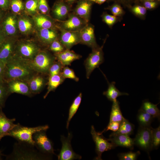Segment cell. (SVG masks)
Segmentation results:
<instances>
[{"label":"cell","mask_w":160,"mask_h":160,"mask_svg":"<svg viewBox=\"0 0 160 160\" xmlns=\"http://www.w3.org/2000/svg\"><path fill=\"white\" fill-rule=\"evenodd\" d=\"M38 73L31 68L27 60L14 53L5 64L4 81L6 83L12 80H19L27 82Z\"/></svg>","instance_id":"1"},{"label":"cell","mask_w":160,"mask_h":160,"mask_svg":"<svg viewBox=\"0 0 160 160\" xmlns=\"http://www.w3.org/2000/svg\"><path fill=\"white\" fill-rule=\"evenodd\" d=\"M49 128L47 125L35 127H28L21 125L19 123L10 132L8 136L12 137L19 142L26 143L35 146L33 135L36 132L41 130H47Z\"/></svg>","instance_id":"2"},{"label":"cell","mask_w":160,"mask_h":160,"mask_svg":"<svg viewBox=\"0 0 160 160\" xmlns=\"http://www.w3.org/2000/svg\"><path fill=\"white\" fill-rule=\"evenodd\" d=\"M56 59L55 55L47 51L41 50L33 59L27 61L35 71L44 75L47 74L50 67Z\"/></svg>","instance_id":"3"},{"label":"cell","mask_w":160,"mask_h":160,"mask_svg":"<svg viewBox=\"0 0 160 160\" xmlns=\"http://www.w3.org/2000/svg\"><path fill=\"white\" fill-rule=\"evenodd\" d=\"M41 49L34 41L22 40L17 42L14 54L26 60L33 59Z\"/></svg>","instance_id":"4"},{"label":"cell","mask_w":160,"mask_h":160,"mask_svg":"<svg viewBox=\"0 0 160 160\" xmlns=\"http://www.w3.org/2000/svg\"><path fill=\"white\" fill-rule=\"evenodd\" d=\"M15 144L13 151L8 159L15 160H41L49 159L47 156L41 153L37 152L34 149H26L23 146L21 143Z\"/></svg>","instance_id":"5"},{"label":"cell","mask_w":160,"mask_h":160,"mask_svg":"<svg viewBox=\"0 0 160 160\" xmlns=\"http://www.w3.org/2000/svg\"><path fill=\"white\" fill-rule=\"evenodd\" d=\"M152 128L139 126L133 139L134 145L148 153L152 149Z\"/></svg>","instance_id":"6"},{"label":"cell","mask_w":160,"mask_h":160,"mask_svg":"<svg viewBox=\"0 0 160 160\" xmlns=\"http://www.w3.org/2000/svg\"><path fill=\"white\" fill-rule=\"evenodd\" d=\"M104 44L101 47L92 49V52L84 61V64L86 70V76L87 79L90 76L96 68L102 64L104 60L103 48Z\"/></svg>","instance_id":"7"},{"label":"cell","mask_w":160,"mask_h":160,"mask_svg":"<svg viewBox=\"0 0 160 160\" xmlns=\"http://www.w3.org/2000/svg\"><path fill=\"white\" fill-rule=\"evenodd\" d=\"M91 133L96 145V152L97 156L96 160H101L102 154L105 151L110 150L117 147L108 139L104 137L101 132H96L93 125L92 126Z\"/></svg>","instance_id":"8"},{"label":"cell","mask_w":160,"mask_h":160,"mask_svg":"<svg viewBox=\"0 0 160 160\" xmlns=\"http://www.w3.org/2000/svg\"><path fill=\"white\" fill-rule=\"evenodd\" d=\"M46 130L38 131L33 134V139L35 146L39 152L45 155L55 154L53 144L47 137Z\"/></svg>","instance_id":"9"},{"label":"cell","mask_w":160,"mask_h":160,"mask_svg":"<svg viewBox=\"0 0 160 160\" xmlns=\"http://www.w3.org/2000/svg\"><path fill=\"white\" fill-rule=\"evenodd\" d=\"M0 27L7 37H15L18 31V17L13 13H5Z\"/></svg>","instance_id":"10"},{"label":"cell","mask_w":160,"mask_h":160,"mask_svg":"<svg viewBox=\"0 0 160 160\" xmlns=\"http://www.w3.org/2000/svg\"><path fill=\"white\" fill-rule=\"evenodd\" d=\"M72 134L69 133L67 137L61 136L62 143V148L58 156L59 160H72L75 159H80L81 157L76 153L73 150L71 145Z\"/></svg>","instance_id":"11"},{"label":"cell","mask_w":160,"mask_h":160,"mask_svg":"<svg viewBox=\"0 0 160 160\" xmlns=\"http://www.w3.org/2000/svg\"><path fill=\"white\" fill-rule=\"evenodd\" d=\"M17 41L15 37H7L0 47V60L5 64L14 55Z\"/></svg>","instance_id":"12"},{"label":"cell","mask_w":160,"mask_h":160,"mask_svg":"<svg viewBox=\"0 0 160 160\" xmlns=\"http://www.w3.org/2000/svg\"><path fill=\"white\" fill-rule=\"evenodd\" d=\"M60 41L66 49L80 43V31H71L60 29Z\"/></svg>","instance_id":"13"},{"label":"cell","mask_w":160,"mask_h":160,"mask_svg":"<svg viewBox=\"0 0 160 160\" xmlns=\"http://www.w3.org/2000/svg\"><path fill=\"white\" fill-rule=\"evenodd\" d=\"M9 91L11 94L17 93L31 97L32 95L27 81L21 80H12L6 82Z\"/></svg>","instance_id":"14"},{"label":"cell","mask_w":160,"mask_h":160,"mask_svg":"<svg viewBox=\"0 0 160 160\" xmlns=\"http://www.w3.org/2000/svg\"><path fill=\"white\" fill-rule=\"evenodd\" d=\"M86 22L76 15L72 14L66 20L62 22L61 28L68 31H79L86 25Z\"/></svg>","instance_id":"15"},{"label":"cell","mask_w":160,"mask_h":160,"mask_svg":"<svg viewBox=\"0 0 160 160\" xmlns=\"http://www.w3.org/2000/svg\"><path fill=\"white\" fill-rule=\"evenodd\" d=\"M80 43L91 47H97L95 36L94 28L90 25H86L80 31Z\"/></svg>","instance_id":"16"},{"label":"cell","mask_w":160,"mask_h":160,"mask_svg":"<svg viewBox=\"0 0 160 160\" xmlns=\"http://www.w3.org/2000/svg\"><path fill=\"white\" fill-rule=\"evenodd\" d=\"M42 75L38 73L27 81L32 95L39 93L47 84L48 81Z\"/></svg>","instance_id":"17"},{"label":"cell","mask_w":160,"mask_h":160,"mask_svg":"<svg viewBox=\"0 0 160 160\" xmlns=\"http://www.w3.org/2000/svg\"><path fill=\"white\" fill-rule=\"evenodd\" d=\"M15 120V118H7L3 112L2 108L0 107V141L3 137L8 136L15 126L16 124L14 123Z\"/></svg>","instance_id":"18"},{"label":"cell","mask_w":160,"mask_h":160,"mask_svg":"<svg viewBox=\"0 0 160 160\" xmlns=\"http://www.w3.org/2000/svg\"><path fill=\"white\" fill-rule=\"evenodd\" d=\"M54 55L57 60L64 66L71 65L74 61L81 58L82 56L70 49H65L58 53H55Z\"/></svg>","instance_id":"19"},{"label":"cell","mask_w":160,"mask_h":160,"mask_svg":"<svg viewBox=\"0 0 160 160\" xmlns=\"http://www.w3.org/2000/svg\"><path fill=\"white\" fill-rule=\"evenodd\" d=\"M35 27L32 18L26 15H20L18 17V30L24 35L29 34L33 31Z\"/></svg>","instance_id":"20"},{"label":"cell","mask_w":160,"mask_h":160,"mask_svg":"<svg viewBox=\"0 0 160 160\" xmlns=\"http://www.w3.org/2000/svg\"><path fill=\"white\" fill-rule=\"evenodd\" d=\"M37 29L38 38L41 42L45 45L49 46L52 41L57 39V32L52 28Z\"/></svg>","instance_id":"21"},{"label":"cell","mask_w":160,"mask_h":160,"mask_svg":"<svg viewBox=\"0 0 160 160\" xmlns=\"http://www.w3.org/2000/svg\"><path fill=\"white\" fill-rule=\"evenodd\" d=\"M92 5L91 1L80 0L76 7L75 14L87 22L89 17Z\"/></svg>","instance_id":"22"},{"label":"cell","mask_w":160,"mask_h":160,"mask_svg":"<svg viewBox=\"0 0 160 160\" xmlns=\"http://www.w3.org/2000/svg\"><path fill=\"white\" fill-rule=\"evenodd\" d=\"M108 140L116 145V146H120L132 150L134 144L133 139L129 136L125 135H117L110 137Z\"/></svg>","instance_id":"23"},{"label":"cell","mask_w":160,"mask_h":160,"mask_svg":"<svg viewBox=\"0 0 160 160\" xmlns=\"http://www.w3.org/2000/svg\"><path fill=\"white\" fill-rule=\"evenodd\" d=\"M70 10L68 5L63 1L56 2L53 6L52 13L57 19L63 20L66 17Z\"/></svg>","instance_id":"24"},{"label":"cell","mask_w":160,"mask_h":160,"mask_svg":"<svg viewBox=\"0 0 160 160\" xmlns=\"http://www.w3.org/2000/svg\"><path fill=\"white\" fill-rule=\"evenodd\" d=\"M32 19L36 28H52L54 25L53 20L47 15L37 14Z\"/></svg>","instance_id":"25"},{"label":"cell","mask_w":160,"mask_h":160,"mask_svg":"<svg viewBox=\"0 0 160 160\" xmlns=\"http://www.w3.org/2000/svg\"><path fill=\"white\" fill-rule=\"evenodd\" d=\"M65 79L61 72L59 74L49 76L47 82V91L44 96V98L45 99L51 92L54 91Z\"/></svg>","instance_id":"26"},{"label":"cell","mask_w":160,"mask_h":160,"mask_svg":"<svg viewBox=\"0 0 160 160\" xmlns=\"http://www.w3.org/2000/svg\"><path fill=\"white\" fill-rule=\"evenodd\" d=\"M134 129V125L124 117L120 122L118 130L116 132H113L110 135V137L117 135L129 136L133 133Z\"/></svg>","instance_id":"27"},{"label":"cell","mask_w":160,"mask_h":160,"mask_svg":"<svg viewBox=\"0 0 160 160\" xmlns=\"http://www.w3.org/2000/svg\"><path fill=\"white\" fill-rule=\"evenodd\" d=\"M108 88L106 91L103 92V95H105L109 100L113 102L116 101V98L119 96L129 95L127 93L119 91L115 86V82L113 81L111 83H109L108 81Z\"/></svg>","instance_id":"28"},{"label":"cell","mask_w":160,"mask_h":160,"mask_svg":"<svg viewBox=\"0 0 160 160\" xmlns=\"http://www.w3.org/2000/svg\"><path fill=\"white\" fill-rule=\"evenodd\" d=\"M158 104H154L147 100H144L140 109L151 115L154 118H157L159 119L160 111L157 107Z\"/></svg>","instance_id":"29"},{"label":"cell","mask_w":160,"mask_h":160,"mask_svg":"<svg viewBox=\"0 0 160 160\" xmlns=\"http://www.w3.org/2000/svg\"><path fill=\"white\" fill-rule=\"evenodd\" d=\"M153 118L151 115L141 109L139 110L137 115V119L140 126L151 127V124Z\"/></svg>","instance_id":"30"},{"label":"cell","mask_w":160,"mask_h":160,"mask_svg":"<svg viewBox=\"0 0 160 160\" xmlns=\"http://www.w3.org/2000/svg\"><path fill=\"white\" fill-rule=\"evenodd\" d=\"M123 117L120 109L118 101L117 100L113 102L109 123L112 122L120 123Z\"/></svg>","instance_id":"31"},{"label":"cell","mask_w":160,"mask_h":160,"mask_svg":"<svg viewBox=\"0 0 160 160\" xmlns=\"http://www.w3.org/2000/svg\"><path fill=\"white\" fill-rule=\"evenodd\" d=\"M82 94L80 93L74 99L71 105L69 110L66 128L68 129L70 122L74 114L76 113L81 103Z\"/></svg>","instance_id":"32"},{"label":"cell","mask_w":160,"mask_h":160,"mask_svg":"<svg viewBox=\"0 0 160 160\" xmlns=\"http://www.w3.org/2000/svg\"><path fill=\"white\" fill-rule=\"evenodd\" d=\"M38 0H28L24 4V11L28 14L33 16L37 14Z\"/></svg>","instance_id":"33"},{"label":"cell","mask_w":160,"mask_h":160,"mask_svg":"<svg viewBox=\"0 0 160 160\" xmlns=\"http://www.w3.org/2000/svg\"><path fill=\"white\" fill-rule=\"evenodd\" d=\"M10 8L12 13L20 15L24 10V4L21 0H11Z\"/></svg>","instance_id":"34"},{"label":"cell","mask_w":160,"mask_h":160,"mask_svg":"<svg viewBox=\"0 0 160 160\" xmlns=\"http://www.w3.org/2000/svg\"><path fill=\"white\" fill-rule=\"evenodd\" d=\"M6 83L0 82V107L3 108L5 106L6 99L10 95Z\"/></svg>","instance_id":"35"},{"label":"cell","mask_w":160,"mask_h":160,"mask_svg":"<svg viewBox=\"0 0 160 160\" xmlns=\"http://www.w3.org/2000/svg\"><path fill=\"white\" fill-rule=\"evenodd\" d=\"M152 149H157L160 144V126L154 129L152 128Z\"/></svg>","instance_id":"36"},{"label":"cell","mask_w":160,"mask_h":160,"mask_svg":"<svg viewBox=\"0 0 160 160\" xmlns=\"http://www.w3.org/2000/svg\"><path fill=\"white\" fill-rule=\"evenodd\" d=\"M64 66L58 60L55 61L50 67L47 74L49 76L60 73Z\"/></svg>","instance_id":"37"},{"label":"cell","mask_w":160,"mask_h":160,"mask_svg":"<svg viewBox=\"0 0 160 160\" xmlns=\"http://www.w3.org/2000/svg\"><path fill=\"white\" fill-rule=\"evenodd\" d=\"M140 154V152L129 151L126 153H120L118 154V156L120 160H135Z\"/></svg>","instance_id":"38"},{"label":"cell","mask_w":160,"mask_h":160,"mask_svg":"<svg viewBox=\"0 0 160 160\" xmlns=\"http://www.w3.org/2000/svg\"><path fill=\"white\" fill-rule=\"evenodd\" d=\"M61 73L65 79L69 78L73 79L76 82L78 81L79 80V78L76 76L73 70L68 66L64 67Z\"/></svg>","instance_id":"39"},{"label":"cell","mask_w":160,"mask_h":160,"mask_svg":"<svg viewBox=\"0 0 160 160\" xmlns=\"http://www.w3.org/2000/svg\"><path fill=\"white\" fill-rule=\"evenodd\" d=\"M49 49L55 53L61 52L66 49L57 39L49 45Z\"/></svg>","instance_id":"40"},{"label":"cell","mask_w":160,"mask_h":160,"mask_svg":"<svg viewBox=\"0 0 160 160\" xmlns=\"http://www.w3.org/2000/svg\"><path fill=\"white\" fill-rule=\"evenodd\" d=\"M49 11V7L46 0H38V14L47 15Z\"/></svg>","instance_id":"41"},{"label":"cell","mask_w":160,"mask_h":160,"mask_svg":"<svg viewBox=\"0 0 160 160\" xmlns=\"http://www.w3.org/2000/svg\"><path fill=\"white\" fill-rule=\"evenodd\" d=\"M108 9L110 10L113 15L116 17L120 16L124 13L122 8L120 4L118 3H114Z\"/></svg>","instance_id":"42"},{"label":"cell","mask_w":160,"mask_h":160,"mask_svg":"<svg viewBox=\"0 0 160 160\" xmlns=\"http://www.w3.org/2000/svg\"><path fill=\"white\" fill-rule=\"evenodd\" d=\"M102 18L104 22L109 26L113 25L117 20V17L107 13L103 15Z\"/></svg>","instance_id":"43"},{"label":"cell","mask_w":160,"mask_h":160,"mask_svg":"<svg viewBox=\"0 0 160 160\" xmlns=\"http://www.w3.org/2000/svg\"><path fill=\"white\" fill-rule=\"evenodd\" d=\"M131 11L135 15L140 17L145 15L146 13V9L144 6L139 5L134 6L131 8Z\"/></svg>","instance_id":"44"},{"label":"cell","mask_w":160,"mask_h":160,"mask_svg":"<svg viewBox=\"0 0 160 160\" xmlns=\"http://www.w3.org/2000/svg\"><path fill=\"white\" fill-rule=\"evenodd\" d=\"M120 123V122H112L109 123L106 128L101 132L102 133L104 131H106L108 130H111L113 132H116L119 129Z\"/></svg>","instance_id":"45"},{"label":"cell","mask_w":160,"mask_h":160,"mask_svg":"<svg viewBox=\"0 0 160 160\" xmlns=\"http://www.w3.org/2000/svg\"><path fill=\"white\" fill-rule=\"evenodd\" d=\"M144 7L146 9H152L155 8L158 5V3L154 1H143Z\"/></svg>","instance_id":"46"},{"label":"cell","mask_w":160,"mask_h":160,"mask_svg":"<svg viewBox=\"0 0 160 160\" xmlns=\"http://www.w3.org/2000/svg\"><path fill=\"white\" fill-rule=\"evenodd\" d=\"M9 0H0V9L5 11L10 8Z\"/></svg>","instance_id":"47"},{"label":"cell","mask_w":160,"mask_h":160,"mask_svg":"<svg viewBox=\"0 0 160 160\" xmlns=\"http://www.w3.org/2000/svg\"><path fill=\"white\" fill-rule=\"evenodd\" d=\"M5 64L3 61L0 60V82H4L3 76Z\"/></svg>","instance_id":"48"},{"label":"cell","mask_w":160,"mask_h":160,"mask_svg":"<svg viewBox=\"0 0 160 160\" xmlns=\"http://www.w3.org/2000/svg\"><path fill=\"white\" fill-rule=\"evenodd\" d=\"M109 1H113L115 3H117L120 4H122L126 6H128L134 0H108Z\"/></svg>","instance_id":"49"},{"label":"cell","mask_w":160,"mask_h":160,"mask_svg":"<svg viewBox=\"0 0 160 160\" xmlns=\"http://www.w3.org/2000/svg\"><path fill=\"white\" fill-rule=\"evenodd\" d=\"M6 37L0 27V47Z\"/></svg>","instance_id":"50"},{"label":"cell","mask_w":160,"mask_h":160,"mask_svg":"<svg viewBox=\"0 0 160 160\" xmlns=\"http://www.w3.org/2000/svg\"><path fill=\"white\" fill-rule=\"evenodd\" d=\"M5 14V13H4V11L0 9V23L3 18Z\"/></svg>","instance_id":"51"},{"label":"cell","mask_w":160,"mask_h":160,"mask_svg":"<svg viewBox=\"0 0 160 160\" xmlns=\"http://www.w3.org/2000/svg\"><path fill=\"white\" fill-rule=\"evenodd\" d=\"M106 0H96V2L99 4H101L105 1Z\"/></svg>","instance_id":"52"},{"label":"cell","mask_w":160,"mask_h":160,"mask_svg":"<svg viewBox=\"0 0 160 160\" xmlns=\"http://www.w3.org/2000/svg\"><path fill=\"white\" fill-rule=\"evenodd\" d=\"M70 3H72L75 1L76 0H66Z\"/></svg>","instance_id":"53"},{"label":"cell","mask_w":160,"mask_h":160,"mask_svg":"<svg viewBox=\"0 0 160 160\" xmlns=\"http://www.w3.org/2000/svg\"><path fill=\"white\" fill-rule=\"evenodd\" d=\"M2 154L1 153V151L0 150V160L2 159Z\"/></svg>","instance_id":"54"},{"label":"cell","mask_w":160,"mask_h":160,"mask_svg":"<svg viewBox=\"0 0 160 160\" xmlns=\"http://www.w3.org/2000/svg\"><path fill=\"white\" fill-rule=\"evenodd\" d=\"M142 1H155V0H141Z\"/></svg>","instance_id":"55"},{"label":"cell","mask_w":160,"mask_h":160,"mask_svg":"<svg viewBox=\"0 0 160 160\" xmlns=\"http://www.w3.org/2000/svg\"><path fill=\"white\" fill-rule=\"evenodd\" d=\"M87 0L90 1H94V2H96V0Z\"/></svg>","instance_id":"56"}]
</instances>
